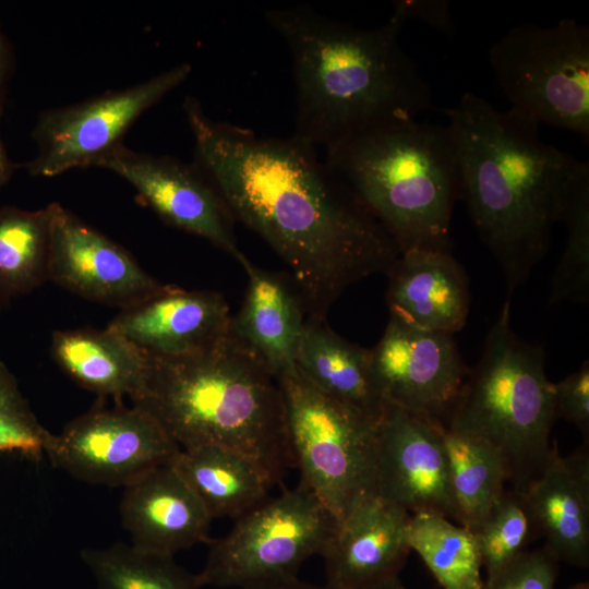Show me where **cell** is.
Masks as SVG:
<instances>
[{
    "mask_svg": "<svg viewBox=\"0 0 589 589\" xmlns=\"http://www.w3.org/2000/svg\"><path fill=\"white\" fill-rule=\"evenodd\" d=\"M193 163L235 221L257 233L287 264L305 318L326 321L354 283L387 273L400 251L357 194L299 140L259 135L216 120L187 96Z\"/></svg>",
    "mask_w": 589,
    "mask_h": 589,
    "instance_id": "6da1fadb",
    "label": "cell"
},
{
    "mask_svg": "<svg viewBox=\"0 0 589 589\" xmlns=\"http://www.w3.org/2000/svg\"><path fill=\"white\" fill-rule=\"evenodd\" d=\"M264 17L291 59L292 135L316 151L431 108V87L402 49L396 20L363 28L308 4L272 8Z\"/></svg>",
    "mask_w": 589,
    "mask_h": 589,
    "instance_id": "7a4b0ae2",
    "label": "cell"
},
{
    "mask_svg": "<svg viewBox=\"0 0 589 589\" xmlns=\"http://www.w3.org/2000/svg\"><path fill=\"white\" fill-rule=\"evenodd\" d=\"M459 199L502 267L508 296L545 256L563 188L578 159L544 142L534 120L466 93L446 110Z\"/></svg>",
    "mask_w": 589,
    "mask_h": 589,
    "instance_id": "3957f363",
    "label": "cell"
},
{
    "mask_svg": "<svg viewBox=\"0 0 589 589\" xmlns=\"http://www.w3.org/2000/svg\"><path fill=\"white\" fill-rule=\"evenodd\" d=\"M149 357L143 390L131 401L151 412L180 448L237 452L278 483L294 467L279 383L230 332L199 352Z\"/></svg>",
    "mask_w": 589,
    "mask_h": 589,
    "instance_id": "277c9868",
    "label": "cell"
},
{
    "mask_svg": "<svg viewBox=\"0 0 589 589\" xmlns=\"http://www.w3.org/2000/svg\"><path fill=\"white\" fill-rule=\"evenodd\" d=\"M327 166L382 224L400 253L452 252L459 170L448 125L385 123L323 154Z\"/></svg>",
    "mask_w": 589,
    "mask_h": 589,
    "instance_id": "5b68a950",
    "label": "cell"
},
{
    "mask_svg": "<svg viewBox=\"0 0 589 589\" xmlns=\"http://www.w3.org/2000/svg\"><path fill=\"white\" fill-rule=\"evenodd\" d=\"M555 419L544 349L514 332L507 300L444 425L491 445L504 462L512 489L524 492L549 461Z\"/></svg>",
    "mask_w": 589,
    "mask_h": 589,
    "instance_id": "8992f818",
    "label": "cell"
},
{
    "mask_svg": "<svg viewBox=\"0 0 589 589\" xmlns=\"http://www.w3.org/2000/svg\"><path fill=\"white\" fill-rule=\"evenodd\" d=\"M287 435L300 482L339 524L360 502L376 494L378 418L317 390L297 365L277 378Z\"/></svg>",
    "mask_w": 589,
    "mask_h": 589,
    "instance_id": "52a82bcc",
    "label": "cell"
},
{
    "mask_svg": "<svg viewBox=\"0 0 589 589\" xmlns=\"http://www.w3.org/2000/svg\"><path fill=\"white\" fill-rule=\"evenodd\" d=\"M512 108L589 141V28L573 19L521 24L489 49Z\"/></svg>",
    "mask_w": 589,
    "mask_h": 589,
    "instance_id": "ba28073f",
    "label": "cell"
},
{
    "mask_svg": "<svg viewBox=\"0 0 589 589\" xmlns=\"http://www.w3.org/2000/svg\"><path fill=\"white\" fill-rule=\"evenodd\" d=\"M336 522L303 483L236 519L221 538L209 539L200 587L248 588L297 578L302 564L321 555Z\"/></svg>",
    "mask_w": 589,
    "mask_h": 589,
    "instance_id": "9c48e42d",
    "label": "cell"
},
{
    "mask_svg": "<svg viewBox=\"0 0 589 589\" xmlns=\"http://www.w3.org/2000/svg\"><path fill=\"white\" fill-rule=\"evenodd\" d=\"M191 71L190 63H180L129 87L40 112L31 133L37 153L21 167L34 177L98 167L123 145L135 121L181 85Z\"/></svg>",
    "mask_w": 589,
    "mask_h": 589,
    "instance_id": "30bf717a",
    "label": "cell"
},
{
    "mask_svg": "<svg viewBox=\"0 0 589 589\" xmlns=\"http://www.w3.org/2000/svg\"><path fill=\"white\" fill-rule=\"evenodd\" d=\"M181 448L146 409L104 399L52 434L45 453L55 468L89 484L127 486L170 464Z\"/></svg>",
    "mask_w": 589,
    "mask_h": 589,
    "instance_id": "8fae6325",
    "label": "cell"
},
{
    "mask_svg": "<svg viewBox=\"0 0 589 589\" xmlns=\"http://www.w3.org/2000/svg\"><path fill=\"white\" fill-rule=\"evenodd\" d=\"M371 365L385 402L443 424L469 373L454 335L390 316L371 349Z\"/></svg>",
    "mask_w": 589,
    "mask_h": 589,
    "instance_id": "7c38bea8",
    "label": "cell"
},
{
    "mask_svg": "<svg viewBox=\"0 0 589 589\" xmlns=\"http://www.w3.org/2000/svg\"><path fill=\"white\" fill-rule=\"evenodd\" d=\"M98 167L124 179L137 200L167 225L208 241L239 263L245 256L229 208L193 161L136 152L123 144Z\"/></svg>",
    "mask_w": 589,
    "mask_h": 589,
    "instance_id": "4fadbf2b",
    "label": "cell"
},
{
    "mask_svg": "<svg viewBox=\"0 0 589 589\" xmlns=\"http://www.w3.org/2000/svg\"><path fill=\"white\" fill-rule=\"evenodd\" d=\"M50 215L48 280L86 300L131 308L167 285L146 273L123 247L58 202Z\"/></svg>",
    "mask_w": 589,
    "mask_h": 589,
    "instance_id": "5bb4252c",
    "label": "cell"
},
{
    "mask_svg": "<svg viewBox=\"0 0 589 589\" xmlns=\"http://www.w3.org/2000/svg\"><path fill=\"white\" fill-rule=\"evenodd\" d=\"M441 426L385 402L376 428V494L411 515L456 520Z\"/></svg>",
    "mask_w": 589,
    "mask_h": 589,
    "instance_id": "9a60e30c",
    "label": "cell"
},
{
    "mask_svg": "<svg viewBox=\"0 0 589 589\" xmlns=\"http://www.w3.org/2000/svg\"><path fill=\"white\" fill-rule=\"evenodd\" d=\"M410 513L377 494L360 502L339 524L321 555L330 589H369L399 577L410 552Z\"/></svg>",
    "mask_w": 589,
    "mask_h": 589,
    "instance_id": "2e32d148",
    "label": "cell"
},
{
    "mask_svg": "<svg viewBox=\"0 0 589 589\" xmlns=\"http://www.w3.org/2000/svg\"><path fill=\"white\" fill-rule=\"evenodd\" d=\"M223 294L167 285L157 294L124 310L107 326L154 357H180L215 345L230 332Z\"/></svg>",
    "mask_w": 589,
    "mask_h": 589,
    "instance_id": "e0dca14e",
    "label": "cell"
},
{
    "mask_svg": "<svg viewBox=\"0 0 589 589\" xmlns=\"http://www.w3.org/2000/svg\"><path fill=\"white\" fill-rule=\"evenodd\" d=\"M119 512L130 544L142 552L172 557L209 541L212 518L171 462L124 486Z\"/></svg>",
    "mask_w": 589,
    "mask_h": 589,
    "instance_id": "ac0fdd59",
    "label": "cell"
},
{
    "mask_svg": "<svg viewBox=\"0 0 589 589\" xmlns=\"http://www.w3.org/2000/svg\"><path fill=\"white\" fill-rule=\"evenodd\" d=\"M386 275L390 317L450 335L462 329L470 308L469 281L452 252L400 253Z\"/></svg>",
    "mask_w": 589,
    "mask_h": 589,
    "instance_id": "d6986e66",
    "label": "cell"
},
{
    "mask_svg": "<svg viewBox=\"0 0 589 589\" xmlns=\"http://www.w3.org/2000/svg\"><path fill=\"white\" fill-rule=\"evenodd\" d=\"M545 546L560 562L589 566V450L562 457L553 442L542 473L524 491Z\"/></svg>",
    "mask_w": 589,
    "mask_h": 589,
    "instance_id": "ffe728a7",
    "label": "cell"
},
{
    "mask_svg": "<svg viewBox=\"0 0 589 589\" xmlns=\"http://www.w3.org/2000/svg\"><path fill=\"white\" fill-rule=\"evenodd\" d=\"M240 264L248 288L230 333L253 351L278 378L296 366L305 313L294 286L278 274L255 266L247 256Z\"/></svg>",
    "mask_w": 589,
    "mask_h": 589,
    "instance_id": "44dd1931",
    "label": "cell"
},
{
    "mask_svg": "<svg viewBox=\"0 0 589 589\" xmlns=\"http://www.w3.org/2000/svg\"><path fill=\"white\" fill-rule=\"evenodd\" d=\"M50 350L67 375L100 399H135L151 363L148 353L108 327L56 330Z\"/></svg>",
    "mask_w": 589,
    "mask_h": 589,
    "instance_id": "7402d4cb",
    "label": "cell"
},
{
    "mask_svg": "<svg viewBox=\"0 0 589 589\" xmlns=\"http://www.w3.org/2000/svg\"><path fill=\"white\" fill-rule=\"evenodd\" d=\"M171 465L212 519H238L266 501L278 483L256 460L218 446L181 448Z\"/></svg>",
    "mask_w": 589,
    "mask_h": 589,
    "instance_id": "603a6c76",
    "label": "cell"
},
{
    "mask_svg": "<svg viewBox=\"0 0 589 589\" xmlns=\"http://www.w3.org/2000/svg\"><path fill=\"white\" fill-rule=\"evenodd\" d=\"M296 365L324 395L378 418L385 401L372 374L371 349L336 334L326 321L305 318Z\"/></svg>",
    "mask_w": 589,
    "mask_h": 589,
    "instance_id": "cb8c5ba5",
    "label": "cell"
},
{
    "mask_svg": "<svg viewBox=\"0 0 589 589\" xmlns=\"http://www.w3.org/2000/svg\"><path fill=\"white\" fill-rule=\"evenodd\" d=\"M456 521L473 531L505 491L508 482L500 454L486 442L442 423Z\"/></svg>",
    "mask_w": 589,
    "mask_h": 589,
    "instance_id": "d4e9b609",
    "label": "cell"
},
{
    "mask_svg": "<svg viewBox=\"0 0 589 589\" xmlns=\"http://www.w3.org/2000/svg\"><path fill=\"white\" fill-rule=\"evenodd\" d=\"M407 542L443 589H481L482 558L474 533L446 517L412 514Z\"/></svg>",
    "mask_w": 589,
    "mask_h": 589,
    "instance_id": "484cf974",
    "label": "cell"
},
{
    "mask_svg": "<svg viewBox=\"0 0 589 589\" xmlns=\"http://www.w3.org/2000/svg\"><path fill=\"white\" fill-rule=\"evenodd\" d=\"M50 215L46 207H0V301L31 292L48 280Z\"/></svg>",
    "mask_w": 589,
    "mask_h": 589,
    "instance_id": "4316f807",
    "label": "cell"
},
{
    "mask_svg": "<svg viewBox=\"0 0 589 589\" xmlns=\"http://www.w3.org/2000/svg\"><path fill=\"white\" fill-rule=\"evenodd\" d=\"M558 221L566 245L554 272L549 304L589 301V165L579 160L565 181Z\"/></svg>",
    "mask_w": 589,
    "mask_h": 589,
    "instance_id": "83f0119b",
    "label": "cell"
},
{
    "mask_svg": "<svg viewBox=\"0 0 589 589\" xmlns=\"http://www.w3.org/2000/svg\"><path fill=\"white\" fill-rule=\"evenodd\" d=\"M98 589H201L172 557L142 552L130 543L81 550Z\"/></svg>",
    "mask_w": 589,
    "mask_h": 589,
    "instance_id": "f1b7e54d",
    "label": "cell"
},
{
    "mask_svg": "<svg viewBox=\"0 0 589 589\" xmlns=\"http://www.w3.org/2000/svg\"><path fill=\"white\" fill-rule=\"evenodd\" d=\"M479 544L485 579L512 563L541 536L524 492L510 489L472 531Z\"/></svg>",
    "mask_w": 589,
    "mask_h": 589,
    "instance_id": "f546056e",
    "label": "cell"
},
{
    "mask_svg": "<svg viewBox=\"0 0 589 589\" xmlns=\"http://www.w3.org/2000/svg\"><path fill=\"white\" fill-rule=\"evenodd\" d=\"M50 435L32 411L14 375L0 361V453L39 457Z\"/></svg>",
    "mask_w": 589,
    "mask_h": 589,
    "instance_id": "4dcf8cb0",
    "label": "cell"
},
{
    "mask_svg": "<svg viewBox=\"0 0 589 589\" xmlns=\"http://www.w3.org/2000/svg\"><path fill=\"white\" fill-rule=\"evenodd\" d=\"M557 563L545 545L527 550L495 576L485 579L481 589H554Z\"/></svg>",
    "mask_w": 589,
    "mask_h": 589,
    "instance_id": "1f68e13d",
    "label": "cell"
},
{
    "mask_svg": "<svg viewBox=\"0 0 589 589\" xmlns=\"http://www.w3.org/2000/svg\"><path fill=\"white\" fill-rule=\"evenodd\" d=\"M556 418L575 425L585 443L589 444V361L560 381L553 383Z\"/></svg>",
    "mask_w": 589,
    "mask_h": 589,
    "instance_id": "d6a6232c",
    "label": "cell"
},
{
    "mask_svg": "<svg viewBox=\"0 0 589 589\" xmlns=\"http://www.w3.org/2000/svg\"><path fill=\"white\" fill-rule=\"evenodd\" d=\"M392 19L400 24L408 19H419L443 33L452 32L449 2L444 0L394 1Z\"/></svg>",
    "mask_w": 589,
    "mask_h": 589,
    "instance_id": "836d02e7",
    "label": "cell"
},
{
    "mask_svg": "<svg viewBox=\"0 0 589 589\" xmlns=\"http://www.w3.org/2000/svg\"><path fill=\"white\" fill-rule=\"evenodd\" d=\"M14 53L0 25V110L3 112L10 80L14 73Z\"/></svg>",
    "mask_w": 589,
    "mask_h": 589,
    "instance_id": "e575fe53",
    "label": "cell"
},
{
    "mask_svg": "<svg viewBox=\"0 0 589 589\" xmlns=\"http://www.w3.org/2000/svg\"><path fill=\"white\" fill-rule=\"evenodd\" d=\"M243 589H330L326 585L323 587L313 586L298 580L297 578L260 584Z\"/></svg>",
    "mask_w": 589,
    "mask_h": 589,
    "instance_id": "d590c367",
    "label": "cell"
},
{
    "mask_svg": "<svg viewBox=\"0 0 589 589\" xmlns=\"http://www.w3.org/2000/svg\"><path fill=\"white\" fill-rule=\"evenodd\" d=\"M2 111L0 110V117ZM21 165L13 163L0 136V188L7 184Z\"/></svg>",
    "mask_w": 589,
    "mask_h": 589,
    "instance_id": "8d00e7d4",
    "label": "cell"
},
{
    "mask_svg": "<svg viewBox=\"0 0 589 589\" xmlns=\"http://www.w3.org/2000/svg\"><path fill=\"white\" fill-rule=\"evenodd\" d=\"M369 589H406L399 577L380 584Z\"/></svg>",
    "mask_w": 589,
    "mask_h": 589,
    "instance_id": "74e56055",
    "label": "cell"
},
{
    "mask_svg": "<svg viewBox=\"0 0 589 589\" xmlns=\"http://www.w3.org/2000/svg\"><path fill=\"white\" fill-rule=\"evenodd\" d=\"M569 589H589V582L588 581H581L573 585Z\"/></svg>",
    "mask_w": 589,
    "mask_h": 589,
    "instance_id": "f35d334b",
    "label": "cell"
}]
</instances>
